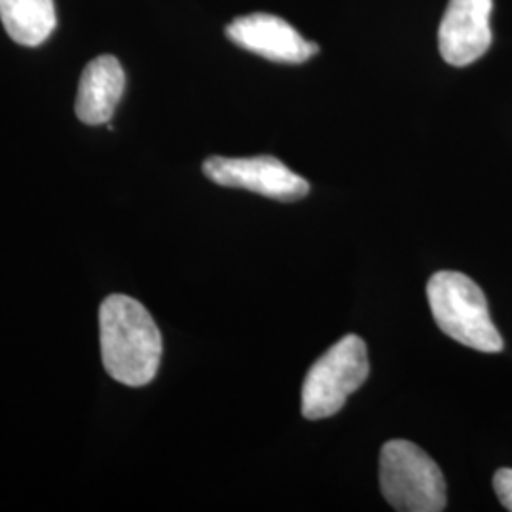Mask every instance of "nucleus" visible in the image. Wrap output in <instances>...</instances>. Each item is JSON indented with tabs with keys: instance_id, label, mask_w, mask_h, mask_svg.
Here are the masks:
<instances>
[{
	"instance_id": "obj_1",
	"label": "nucleus",
	"mask_w": 512,
	"mask_h": 512,
	"mask_svg": "<svg viewBox=\"0 0 512 512\" xmlns=\"http://www.w3.org/2000/svg\"><path fill=\"white\" fill-rule=\"evenodd\" d=\"M99 330L103 365L116 382L143 387L156 378L162 334L141 302L112 294L99 311Z\"/></svg>"
},
{
	"instance_id": "obj_2",
	"label": "nucleus",
	"mask_w": 512,
	"mask_h": 512,
	"mask_svg": "<svg viewBox=\"0 0 512 512\" xmlns=\"http://www.w3.org/2000/svg\"><path fill=\"white\" fill-rule=\"evenodd\" d=\"M427 298L439 329L452 340L482 353H499L505 346L488 300L471 277L437 272L427 283Z\"/></svg>"
},
{
	"instance_id": "obj_3",
	"label": "nucleus",
	"mask_w": 512,
	"mask_h": 512,
	"mask_svg": "<svg viewBox=\"0 0 512 512\" xmlns=\"http://www.w3.org/2000/svg\"><path fill=\"white\" fill-rule=\"evenodd\" d=\"M380 486L387 503L401 512L446 509V482L439 465L408 440H389L380 452Z\"/></svg>"
},
{
	"instance_id": "obj_4",
	"label": "nucleus",
	"mask_w": 512,
	"mask_h": 512,
	"mask_svg": "<svg viewBox=\"0 0 512 512\" xmlns=\"http://www.w3.org/2000/svg\"><path fill=\"white\" fill-rule=\"evenodd\" d=\"M370 372L366 344L355 334L344 336L323 353L304 378L302 414L323 420L338 414L349 395L365 384Z\"/></svg>"
},
{
	"instance_id": "obj_5",
	"label": "nucleus",
	"mask_w": 512,
	"mask_h": 512,
	"mask_svg": "<svg viewBox=\"0 0 512 512\" xmlns=\"http://www.w3.org/2000/svg\"><path fill=\"white\" fill-rule=\"evenodd\" d=\"M203 173L209 181L228 188H243L260 196L296 202L310 192V183L296 175L274 156L255 158H222L205 160Z\"/></svg>"
},
{
	"instance_id": "obj_6",
	"label": "nucleus",
	"mask_w": 512,
	"mask_h": 512,
	"mask_svg": "<svg viewBox=\"0 0 512 512\" xmlns=\"http://www.w3.org/2000/svg\"><path fill=\"white\" fill-rule=\"evenodd\" d=\"M492 0H450L439 27L442 59L454 67H467L490 50Z\"/></svg>"
},
{
	"instance_id": "obj_7",
	"label": "nucleus",
	"mask_w": 512,
	"mask_h": 512,
	"mask_svg": "<svg viewBox=\"0 0 512 512\" xmlns=\"http://www.w3.org/2000/svg\"><path fill=\"white\" fill-rule=\"evenodd\" d=\"M226 37L239 48L277 63H304L319 52L293 25L272 14H249L226 27Z\"/></svg>"
},
{
	"instance_id": "obj_8",
	"label": "nucleus",
	"mask_w": 512,
	"mask_h": 512,
	"mask_svg": "<svg viewBox=\"0 0 512 512\" xmlns=\"http://www.w3.org/2000/svg\"><path fill=\"white\" fill-rule=\"evenodd\" d=\"M126 90V73L114 55H99L82 73L76 95V116L88 126L109 124Z\"/></svg>"
},
{
	"instance_id": "obj_9",
	"label": "nucleus",
	"mask_w": 512,
	"mask_h": 512,
	"mask_svg": "<svg viewBox=\"0 0 512 512\" xmlns=\"http://www.w3.org/2000/svg\"><path fill=\"white\" fill-rule=\"evenodd\" d=\"M0 21L8 37L35 48L52 37L57 25L54 0H0Z\"/></svg>"
},
{
	"instance_id": "obj_10",
	"label": "nucleus",
	"mask_w": 512,
	"mask_h": 512,
	"mask_svg": "<svg viewBox=\"0 0 512 512\" xmlns=\"http://www.w3.org/2000/svg\"><path fill=\"white\" fill-rule=\"evenodd\" d=\"M494 490L501 505L512 512V469H499L494 476Z\"/></svg>"
}]
</instances>
